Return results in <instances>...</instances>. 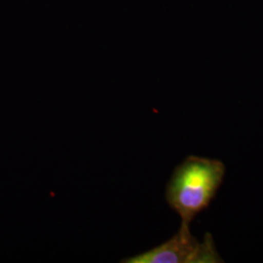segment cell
<instances>
[{"label": "cell", "instance_id": "1", "mask_svg": "<svg viewBox=\"0 0 263 263\" xmlns=\"http://www.w3.org/2000/svg\"><path fill=\"white\" fill-rule=\"evenodd\" d=\"M224 175L226 166L220 160L193 155L175 169L167 185L166 200L180 216L181 223L189 226L210 206Z\"/></svg>", "mask_w": 263, "mask_h": 263}, {"label": "cell", "instance_id": "2", "mask_svg": "<svg viewBox=\"0 0 263 263\" xmlns=\"http://www.w3.org/2000/svg\"><path fill=\"white\" fill-rule=\"evenodd\" d=\"M223 260L216 252L213 237L206 234L200 243L189 226L181 223L177 234L147 252L122 260L125 263H216Z\"/></svg>", "mask_w": 263, "mask_h": 263}]
</instances>
